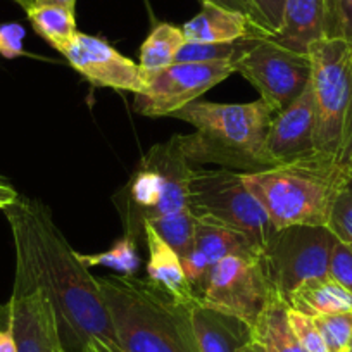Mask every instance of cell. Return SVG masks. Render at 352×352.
Listing matches in <instances>:
<instances>
[{
	"instance_id": "cell-12",
	"label": "cell",
	"mask_w": 352,
	"mask_h": 352,
	"mask_svg": "<svg viewBox=\"0 0 352 352\" xmlns=\"http://www.w3.org/2000/svg\"><path fill=\"white\" fill-rule=\"evenodd\" d=\"M232 73H236L232 63H175L145 81L144 90L135 96L133 109L148 118L171 116Z\"/></svg>"
},
{
	"instance_id": "cell-33",
	"label": "cell",
	"mask_w": 352,
	"mask_h": 352,
	"mask_svg": "<svg viewBox=\"0 0 352 352\" xmlns=\"http://www.w3.org/2000/svg\"><path fill=\"white\" fill-rule=\"evenodd\" d=\"M252 4L256 6L259 14L263 16L264 23H266L270 32L275 35L280 30V26H282L283 4H285V0H252Z\"/></svg>"
},
{
	"instance_id": "cell-11",
	"label": "cell",
	"mask_w": 352,
	"mask_h": 352,
	"mask_svg": "<svg viewBox=\"0 0 352 352\" xmlns=\"http://www.w3.org/2000/svg\"><path fill=\"white\" fill-rule=\"evenodd\" d=\"M261 256H230L209 272L199 302L240 318L252 327L272 297Z\"/></svg>"
},
{
	"instance_id": "cell-13",
	"label": "cell",
	"mask_w": 352,
	"mask_h": 352,
	"mask_svg": "<svg viewBox=\"0 0 352 352\" xmlns=\"http://www.w3.org/2000/svg\"><path fill=\"white\" fill-rule=\"evenodd\" d=\"M63 56L69 66L94 87L131 92L133 96L145 88L138 64L118 52L111 43L99 36L78 32Z\"/></svg>"
},
{
	"instance_id": "cell-4",
	"label": "cell",
	"mask_w": 352,
	"mask_h": 352,
	"mask_svg": "<svg viewBox=\"0 0 352 352\" xmlns=\"http://www.w3.org/2000/svg\"><path fill=\"white\" fill-rule=\"evenodd\" d=\"M245 187L261 202L276 230L294 225L328 226L335 201L351 180L318 154L256 173H242Z\"/></svg>"
},
{
	"instance_id": "cell-22",
	"label": "cell",
	"mask_w": 352,
	"mask_h": 352,
	"mask_svg": "<svg viewBox=\"0 0 352 352\" xmlns=\"http://www.w3.org/2000/svg\"><path fill=\"white\" fill-rule=\"evenodd\" d=\"M187 43L182 28L169 23H159L154 26L145 42L140 47V73L144 81L154 76L155 73L176 63V56L182 47Z\"/></svg>"
},
{
	"instance_id": "cell-37",
	"label": "cell",
	"mask_w": 352,
	"mask_h": 352,
	"mask_svg": "<svg viewBox=\"0 0 352 352\" xmlns=\"http://www.w3.org/2000/svg\"><path fill=\"white\" fill-rule=\"evenodd\" d=\"M35 6H57V8H66L69 11H74L76 0H35Z\"/></svg>"
},
{
	"instance_id": "cell-26",
	"label": "cell",
	"mask_w": 352,
	"mask_h": 352,
	"mask_svg": "<svg viewBox=\"0 0 352 352\" xmlns=\"http://www.w3.org/2000/svg\"><path fill=\"white\" fill-rule=\"evenodd\" d=\"M250 38L232 43H194L187 42L176 56V63H239Z\"/></svg>"
},
{
	"instance_id": "cell-17",
	"label": "cell",
	"mask_w": 352,
	"mask_h": 352,
	"mask_svg": "<svg viewBox=\"0 0 352 352\" xmlns=\"http://www.w3.org/2000/svg\"><path fill=\"white\" fill-rule=\"evenodd\" d=\"M142 236H144L148 252L147 280L161 287L178 302L187 304V306L197 302V294L187 280L178 252L155 232L151 223H144Z\"/></svg>"
},
{
	"instance_id": "cell-7",
	"label": "cell",
	"mask_w": 352,
	"mask_h": 352,
	"mask_svg": "<svg viewBox=\"0 0 352 352\" xmlns=\"http://www.w3.org/2000/svg\"><path fill=\"white\" fill-rule=\"evenodd\" d=\"M187 202L195 219L242 233L259 254L276 232L268 212L243 184L242 173L232 169L194 166L188 178Z\"/></svg>"
},
{
	"instance_id": "cell-27",
	"label": "cell",
	"mask_w": 352,
	"mask_h": 352,
	"mask_svg": "<svg viewBox=\"0 0 352 352\" xmlns=\"http://www.w3.org/2000/svg\"><path fill=\"white\" fill-rule=\"evenodd\" d=\"M314 324L320 330L330 352H347L352 342V313H335L314 316Z\"/></svg>"
},
{
	"instance_id": "cell-9",
	"label": "cell",
	"mask_w": 352,
	"mask_h": 352,
	"mask_svg": "<svg viewBox=\"0 0 352 352\" xmlns=\"http://www.w3.org/2000/svg\"><path fill=\"white\" fill-rule=\"evenodd\" d=\"M337 242L328 226L294 225L276 230L261 254L272 289L289 302L302 283L328 276Z\"/></svg>"
},
{
	"instance_id": "cell-8",
	"label": "cell",
	"mask_w": 352,
	"mask_h": 352,
	"mask_svg": "<svg viewBox=\"0 0 352 352\" xmlns=\"http://www.w3.org/2000/svg\"><path fill=\"white\" fill-rule=\"evenodd\" d=\"M16 252L14 285L4 306L6 324L14 335L18 352H66L50 294L38 275L25 236L11 228Z\"/></svg>"
},
{
	"instance_id": "cell-28",
	"label": "cell",
	"mask_w": 352,
	"mask_h": 352,
	"mask_svg": "<svg viewBox=\"0 0 352 352\" xmlns=\"http://www.w3.org/2000/svg\"><path fill=\"white\" fill-rule=\"evenodd\" d=\"M328 228L340 242L352 245V178L344 185L335 201Z\"/></svg>"
},
{
	"instance_id": "cell-15",
	"label": "cell",
	"mask_w": 352,
	"mask_h": 352,
	"mask_svg": "<svg viewBox=\"0 0 352 352\" xmlns=\"http://www.w3.org/2000/svg\"><path fill=\"white\" fill-rule=\"evenodd\" d=\"M190 323L199 352H243L252 342L249 323L199 300L190 306Z\"/></svg>"
},
{
	"instance_id": "cell-35",
	"label": "cell",
	"mask_w": 352,
	"mask_h": 352,
	"mask_svg": "<svg viewBox=\"0 0 352 352\" xmlns=\"http://www.w3.org/2000/svg\"><path fill=\"white\" fill-rule=\"evenodd\" d=\"M83 352H124L116 342L102 340V338H94L87 344Z\"/></svg>"
},
{
	"instance_id": "cell-23",
	"label": "cell",
	"mask_w": 352,
	"mask_h": 352,
	"mask_svg": "<svg viewBox=\"0 0 352 352\" xmlns=\"http://www.w3.org/2000/svg\"><path fill=\"white\" fill-rule=\"evenodd\" d=\"M28 14L33 30L49 43L50 47L63 54L73 42L76 30V18L74 11L57 6H33Z\"/></svg>"
},
{
	"instance_id": "cell-1",
	"label": "cell",
	"mask_w": 352,
	"mask_h": 352,
	"mask_svg": "<svg viewBox=\"0 0 352 352\" xmlns=\"http://www.w3.org/2000/svg\"><path fill=\"white\" fill-rule=\"evenodd\" d=\"M4 212L9 226L19 230L28 243L40 278L56 307L66 352H83L94 338L116 342L96 276L81 264L49 209L38 201L19 197Z\"/></svg>"
},
{
	"instance_id": "cell-6",
	"label": "cell",
	"mask_w": 352,
	"mask_h": 352,
	"mask_svg": "<svg viewBox=\"0 0 352 352\" xmlns=\"http://www.w3.org/2000/svg\"><path fill=\"white\" fill-rule=\"evenodd\" d=\"M194 166L187 161L176 137L154 145L140 159L130 182L120 190L118 204L124 235L137 239L144 223L188 209V178Z\"/></svg>"
},
{
	"instance_id": "cell-25",
	"label": "cell",
	"mask_w": 352,
	"mask_h": 352,
	"mask_svg": "<svg viewBox=\"0 0 352 352\" xmlns=\"http://www.w3.org/2000/svg\"><path fill=\"white\" fill-rule=\"evenodd\" d=\"M151 223L155 228V232L178 252L180 259L187 256L194 247V236H195V225L197 219L192 214L190 209H184V211L171 212V214L159 216V218L152 219Z\"/></svg>"
},
{
	"instance_id": "cell-20",
	"label": "cell",
	"mask_w": 352,
	"mask_h": 352,
	"mask_svg": "<svg viewBox=\"0 0 352 352\" xmlns=\"http://www.w3.org/2000/svg\"><path fill=\"white\" fill-rule=\"evenodd\" d=\"M289 306L307 316L352 313V294L330 275L302 283L289 297Z\"/></svg>"
},
{
	"instance_id": "cell-32",
	"label": "cell",
	"mask_w": 352,
	"mask_h": 352,
	"mask_svg": "<svg viewBox=\"0 0 352 352\" xmlns=\"http://www.w3.org/2000/svg\"><path fill=\"white\" fill-rule=\"evenodd\" d=\"M202 2L218 6V8L226 9V11L240 12V14L247 16V18L252 19L254 23H257V25H259L263 30H266L270 35H273V33L268 30V26H266V23H264L263 16H261L259 11L256 9V6L252 4V0H202Z\"/></svg>"
},
{
	"instance_id": "cell-40",
	"label": "cell",
	"mask_w": 352,
	"mask_h": 352,
	"mask_svg": "<svg viewBox=\"0 0 352 352\" xmlns=\"http://www.w3.org/2000/svg\"><path fill=\"white\" fill-rule=\"evenodd\" d=\"M14 2L18 6H21V8L25 9V11H30V9H32L33 6H35V0H14Z\"/></svg>"
},
{
	"instance_id": "cell-3",
	"label": "cell",
	"mask_w": 352,
	"mask_h": 352,
	"mask_svg": "<svg viewBox=\"0 0 352 352\" xmlns=\"http://www.w3.org/2000/svg\"><path fill=\"white\" fill-rule=\"evenodd\" d=\"M96 280L116 344L124 352H199L192 304L178 302L147 278L107 275Z\"/></svg>"
},
{
	"instance_id": "cell-29",
	"label": "cell",
	"mask_w": 352,
	"mask_h": 352,
	"mask_svg": "<svg viewBox=\"0 0 352 352\" xmlns=\"http://www.w3.org/2000/svg\"><path fill=\"white\" fill-rule=\"evenodd\" d=\"M287 316H289V323L292 327L294 335L299 340V344L302 345L306 352H330L328 351L327 344H324L323 337H321L320 330L314 324V320L307 314L300 313V311L292 309L289 306L287 311Z\"/></svg>"
},
{
	"instance_id": "cell-36",
	"label": "cell",
	"mask_w": 352,
	"mask_h": 352,
	"mask_svg": "<svg viewBox=\"0 0 352 352\" xmlns=\"http://www.w3.org/2000/svg\"><path fill=\"white\" fill-rule=\"evenodd\" d=\"M0 352H18L14 335L8 324L6 328H0Z\"/></svg>"
},
{
	"instance_id": "cell-19",
	"label": "cell",
	"mask_w": 352,
	"mask_h": 352,
	"mask_svg": "<svg viewBox=\"0 0 352 352\" xmlns=\"http://www.w3.org/2000/svg\"><path fill=\"white\" fill-rule=\"evenodd\" d=\"M289 302L275 290L252 324V340L266 352H306L289 323Z\"/></svg>"
},
{
	"instance_id": "cell-38",
	"label": "cell",
	"mask_w": 352,
	"mask_h": 352,
	"mask_svg": "<svg viewBox=\"0 0 352 352\" xmlns=\"http://www.w3.org/2000/svg\"><path fill=\"white\" fill-rule=\"evenodd\" d=\"M324 4H327V14H328V36H331V28H333L335 0H324Z\"/></svg>"
},
{
	"instance_id": "cell-43",
	"label": "cell",
	"mask_w": 352,
	"mask_h": 352,
	"mask_svg": "<svg viewBox=\"0 0 352 352\" xmlns=\"http://www.w3.org/2000/svg\"><path fill=\"white\" fill-rule=\"evenodd\" d=\"M351 178H352V171H351Z\"/></svg>"
},
{
	"instance_id": "cell-24",
	"label": "cell",
	"mask_w": 352,
	"mask_h": 352,
	"mask_svg": "<svg viewBox=\"0 0 352 352\" xmlns=\"http://www.w3.org/2000/svg\"><path fill=\"white\" fill-rule=\"evenodd\" d=\"M81 264L87 268L92 266H106V268L114 270L118 275L123 276H137L140 270V254L137 249V239L130 235H124L123 239L118 240L109 250L99 254H80Z\"/></svg>"
},
{
	"instance_id": "cell-5",
	"label": "cell",
	"mask_w": 352,
	"mask_h": 352,
	"mask_svg": "<svg viewBox=\"0 0 352 352\" xmlns=\"http://www.w3.org/2000/svg\"><path fill=\"white\" fill-rule=\"evenodd\" d=\"M316 107L314 151L351 175L352 171V42L324 36L307 49Z\"/></svg>"
},
{
	"instance_id": "cell-10",
	"label": "cell",
	"mask_w": 352,
	"mask_h": 352,
	"mask_svg": "<svg viewBox=\"0 0 352 352\" xmlns=\"http://www.w3.org/2000/svg\"><path fill=\"white\" fill-rule=\"evenodd\" d=\"M236 73L261 94L259 99L280 113L309 85L311 60L307 54L296 52L272 36H254L236 63Z\"/></svg>"
},
{
	"instance_id": "cell-16",
	"label": "cell",
	"mask_w": 352,
	"mask_h": 352,
	"mask_svg": "<svg viewBox=\"0 0 352 352\" xmlns=\"http://www.w3.org/2000/svg\"><path fill=\"white\" fill-rule=\"evenodd\" d=\"M182 32L187 42L194 43H232L254 36H272L247 16L208 2H202L201 12L185 23Z\"/></svg>"
},
{
	"instance_id": "cell-2",
	"label": "cell",
	"mask_w": 352,
	"mask_h": 352,
	"mask_svg": "<svg viewBox=\"0 0 352 352\" xmlns=\"http://www.w3.org/2000/svg\"><path fill=\"white\" fill-rule=\"evenodd\" d=\"M275 114L263 99L245 104L195 100L171 118L194 126V133L176 135L192 166L216 164L236 173H256L270 168L266 137Z\"/></svg>"
},
{
	"instance_id": "cell-39",
	"label": "cell",
	"mask_w": 352,
	"mask_h": 352,
	"mask_svg": "<svg viewBox=\"0 0 352 352\" xmlns=\"http://www.w3.org/2000/svg\"><path fill=\"white\" fill-rule=\"evenodd\" d=\"M243 352H266V351H264L259 344H256V342L252 340L245 349H243Z\"/></svg>"
},
{
	"instance_id": "cell-30",
	"label": "cell",
	"mask_w": 352,
	"mask_h": 352,
	"mask_svg": "<svg viewBox=\"0 0 352 352\" xmlns=\"http://www.w3.org/2000/svg\"><path fill=\"white\" fill-rule=\"evenodd\" d=\"M328 275L352 294V250L347 243L338 240L331 250Z\"/></svg>"
},
{
	"instance_id": "cell-21",
	"label": "cell",
	"mask_w": 352,
	"mask_h": 352,
	"mask_svg": "<svg viewBox=\"0 0 352 352\" xmlns=\"http://www.w3.org/2000/svg\"><path fill=\"white\" fill-rule=\"evenodd\" d=\"M195 254L212 268L216 263L230 256H261L247 236L228 226L201 221L195 225L194 247Z\"/></svg>"
},
{
	"instance_id": "cell-44",
	"label": "cell",
	"mask_w": 352,
	"mask_h": 352,
	"mask_svg": "<svg viewBox=\"0 0 352 352\" xmlns=\"http://www.w3.org/2000/svg\"><path fill=\"white\" fill-rule=\"evenodd\" d=\"M351 347H352V342H351Z\"/></svg>"
},
{
	"instance_id": "cell-34",
	"label": "cell",
	"mask_w": 352,
	"mask_h": 352,
	"mask_svg": "<svg viewBox=\"0 0 352 352\" xmlns=\"http://www.w3.org/2000/svg\"><path fill=\"white\" fill-rule=\"evenodd\" d=\"M21 195L18 194L14 187L11 185V182L6 180L4 176H0V209L6 211L8 208H11Z\"/></svg>"
},
{
	"instance_id": "cell-14",
	"label": "cell",
	"mask_w": 352,
	"mask_h": 352,
	"mask_svg": "<svg viewBox=\"0 0 352 352\" xmlns=\"http://www.w3.org/2000/svg\"><path fill=\"white\" fill-rule=\"evenodd\" d=\"M314 128H316V107H314V94L309 81L304 92L294 102L273 116L266 137V159L270 168L316 154Z\"/></svg>"
},
{
	"instance_id": "cell-42",
	"label": "cell",
	"mask_w": 352,
	"mask_h": 352,
	"mask_svg": "<svg viewBox=\"0 0 352 352\" xmlns=\"http://www.w3.org/2000/svg\"><path fill=\"white\" fill-rule=\"evenodd\" d=\"M349 247H351V250H352V245H349Z\"/></svg>"
},
{
	"instance_id": "cell-41",
	"label": "cell",
	"mask_w": 352,
	"mask_h": 352,
	"mask_svg": "<svg viewBox=\"0 0 352 352\" xmlns=\"http://www.w3.org/2000/svg\"><path fill=\"white\" fill-rule=\"evenodd\" d=\"M347 352H352V347H349V351Z\"/></svg>"
},
{
	"instance_id": "cell-31",
	"label": "cell",
	"mask_w": 352,
	"mask_h": 352,
	"mask_svg": "<svg viewBox=\"0 0 352 352\" xmlns=\"http://www.w3.org/2000/svg\"><path fill=\"white\" fill-rule=\"evenodd\" d=\"M331 36H340L352 42V0H335Z\"/></svg>"
},
{
	"instance_id": "cell-18",
	"label": "cell",
	"mask_w": 352,
	"mask_h": 352,
	"mask_svg": "<svg viewBox=\"0 0 352 352\" xmlns=\"http://www.w3.org/2000/svg\"><path fill=\"white\" fill-rule=\"evenodd\" d=\"M328 36L324 0H285L282 26L272 36L282 45L307 54L311 43Z\"/></svg>"
}]
</instances>
